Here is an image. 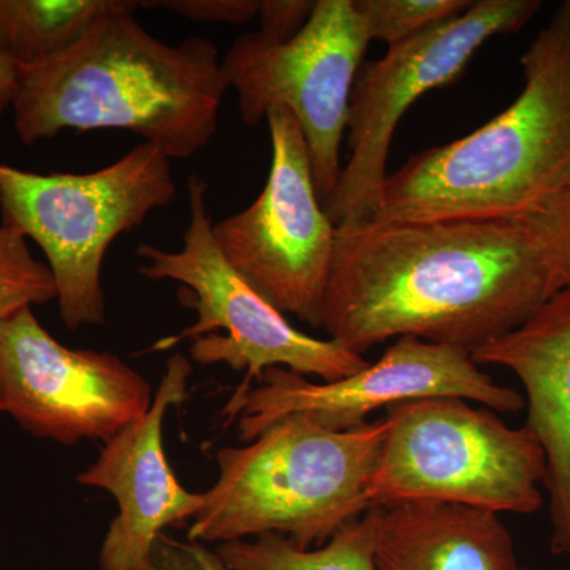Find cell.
<instances>
[{"label":"cell","mask_w":570,"mask_h":570,"mask_svg":"<svg viewBox=\"0 0 570 570\" xmlns=\"http://www.w3.org/2000/svg\"><path fill=\"white\" fill-rule=\"evenodd\" d=\"M20 82V69L0 56V121L9 108L13 107Z\"/></svg>","instance_id":"24"},{"label":"cell","mask_w":570,"mask_h":570,"mask_svg":"<svg viewBox=\"0 0 570 570\" xmlns=\"http://www.w3.org/2000/svg\"><path fill=\"white\" fill-rule=\"evenodd\" d=\"M562 287L527 216L340 225L318 328L358 355L412 336L472 356Z\"/></svg>","instance_id":"1"},{"label":"cell","mask_w":570,"mask_h":570,"mask_svg":"<svg viewBox=\"0 0 570 570\" xmlns=\"http://www.w3.org/2000/svg\"><path fill=\"white\" fill-rule=\"evenodd\" d=\"M540 9L539 0H478L459 17L390 47L379 61L362 63L348 107V159L324 204L336 227L376 214L393 137L409 108L459 80L487 41L520 31Z\"/></svg>","instance_id":"8"},{"label":"cell","mask_w":570,"mask_h":570,"mask_svg":"<svg viewBox=\"0 0 570 570\" xmlns=\"http://www.w3.org/2000/svg\"><path fill=\"white\" fill-rule=\"evenodd\" d=\"M471 3L468 0H352L367 39L384 41L389 48L459 17Z\"/></svg>","instance_id":"19"},{"label":"cell","mask_w":570,"mask_h":570,"mask_svg":"<svg viewBox=\"0 0 570 570\" xmlns=\"http://www.w3.org/2000/svg\"><path fill=\"white\" fill-rule=\"evenodd\" d=\"M272 165L253 204L213 235L225 258L285 316L318 328L336 254V225L318 198L309 149L295 116L266 115Z\"/></svg>","instance_id":"10"},{"label":"cell","mask_w":570,"mask_h":570,"mask_svg":"<svg viewBox=\"0 0 570 570\" xmlns=\"http://www.w3.org/2000/svg\"><path fill=\"white\" fill-rule=\"evenodd\" d=\"M189 224L179 250H164L141 243L138 268L153 281L183 284L190 295L186 305L197 311V321L178 336L165 337L156 348H170L193 341L190 356L200 365H224L246 371L235 392H245L269 367H284L321 382L337 381L367 365L363 355L330 340L306 335L269 302L249 279L225 258L213 235L206 205L208 183L193 175L187 181Z\"/></svg>","instance_id":"7"},{"label":"cell","mask_w":570,"mask_h":570,"mask_svg":"<svg viewBox=\"0 0 570 570\" xmlns=\"http://www.w3.org/2000/svg\"><path fill=\"white\" fill-rule=\"evenodd\" d=\"M370 43L352 0H317L305 28L291 40L243 33L223 58L225 81L238 97L246 126H258L275 108L295 116L322 205L343 168L352 89Z\"/></svg>","instance_id":"9"},{"label":"cell","mask_w":570,"mask_h":570,"mask_svg":"<svg viewBox=\"0 0 570 570\" xmlns=\"http://www.w3.org/2000/svg\"><path fill=\"white\" fill-rule=\"evenodd\" d=\"M316 2L313 0H257V18L264 36L291 40L305 28Z\"/></svg>","instance_id":"22"},{"label":"cell","mask_w":570,"mask_h":570,"mask_svg":"<svg viewBox=\"0 0 570 570\" xmlns=\"http://www.w3.org/2000/svg\"><path fill=\"white\" fill-rule=\"evenodd\" d=\"M472 360L479 366L505 367L523 385L527 426L546 452L550 550L570 557V284Z\"/></svg>","instance_id":"14"},{"label":"cell","mask_w":570,"mask_h":570,"mask_svg":"<svg viewBox=\"0 0 570 570\" xmlns=\"http://www.w3.org/2000/svg\"><path fill=\"white\" fill-rule=\"evenodd\" d=\"M387 420L330 431L299 415L243 448L217 452L219 479L204 493L190 542L284 535L299 549L324 546L371 509L367 482Z\"/></svg>","instance_id":"4"},{"label":"cell","mask_w":570,"mask_h":570,"mask_svg":"<svg viewBox=\"0 0 570 570\" xmlns=\"http://www.w3.org/2000/svg\"><path fill=\"white\" fill-rule=\"evenodd\" d=\"M190 374L193 363L171 355L146 415L108 441L77 478L118 501V517L100 549V570H157L165 528L194 520L204 505V493H190L179 483L164 448L165 417L186 401Z\"/></svg>","instance_id":"13"},{"label":"cell","mask_w":570,"mask_h":570,"mask_svg":"<svg viewBox=\"0 0 570 570\" xmlns=\"http://www.w3.org/2000/svg\"><path fill=\"white\" fill-rule=\"evenodd\" d=\"M387 433L367 482L371 508L444 502L532 515L543 505L546 452L527 425L461 397H422L385 411Z\"/></svg>","instance_id":"5"},{"label":"cell","mask_w":570,"mask_h":570,"mask_svg":"<svg viewBox=\"0 0 570 570\" xmlns=\"http://www.w3.org/2000/svg\"><path fill=\"white\" fill-rule=\"evenodd\" d=\"M376 520L371 508L317 549H299L284 535L219 543L214 553L227 570H377Z\"/></svg>","instance_id":"17"},{"label":"cell","mask_w":570,"mask_h":570,"mask_svg":"<svg viewBox=\"0 0 570 570\" xmlns=\"http://www.w3.org/2000/svg\"><path fill=\"white\" fill-rule=\"evenodd\" d=\"M52 299H58V288L47 262L33 257L20 230L0 224V322Z\"/></svg>","instance_id":"18"},{"label":"cell","mask_w":570,"mask_h":570,"mask_svg":"<svg viewBox=\"0 0 570 570\" xmlns=\"http://www.w3.org/2000/svg\"><path fill=\"white\" fill-rule=\"evenodd\" d=\"M524 216L539 232L562 283L570 284V170L561 183Z\"/></svg>","instance_id":"20"},{"label":"cell","mask_w":570,"mask_h":570,"mask_svg":"<svg viewBox=\"0 0 570 570\" xmlns=\"http://www.w3.org/2000/svg\"><path fill=\"white\" fill-rule=\"evenodd\" d=\"M146 9H165L197 22L246 24L257 17V0H164L140 2Z\"/></svg>","instance_id":"21"},{"label":"cell","mask_w":570,"mask_h":570,"mask_svg":"<svg viewBox=\"0 0 570 570\" xmlns=\"http://www.w3.org/2000/svg\"><path fill=\"white\" fill-rule=\"evenodd\" d=\"M153 400L146 379L119 356L63 346L32 307L0 322V412L32 436L107 444Z\"/></svg>","instance_id":"12"},{"label":"cell","mask_w":570,"mask_h":570,"mask_svg":"<svg viewBox=\"0 0 570 570\" xmlns=\"http://www.w3.org/2000/svg\"><path fill=\"white\" fill-rule=\"evenodd\" d=\"M140 2L115 0L69 51L20 70L14 130L24 145L63 130L121 129L189 159L213 140L228 86L212 40L171 45L135 18Z\"/></svg>","instance_id":"2"},{"label":"cell","mask_w":570,"mask_h":570,"mask_svg":"<svg viewBox=\"0 0 570 570\" xmlns=\"http://www.w3.org/2000/svg\"><path fill=\"white\" fill-rule=\"evenodd\" d=\"M115 0H0V56L32 69L69 51Z\"/></svg>","instance_id":"16"},{"label":"cell","mask_w":570,"mask_h":570,"mask_svg":"<svg viewBox=\"0 0 570 570\" xmlns=\"http://www.w3.org/2000/svg\"><path fill=\"white\" fill-rule=\"evenodd\" d=\"M521 570H535V569H530V568H521Z\"/></svg>","instance_id":"25"},{"label":"cell","mask_w":570,"mask_h":570,"mask_svg":"<svg viewBox=\"0 0 570 570\" xmlns=\"http://www.w3.org/2000/svg\"><path fill=\"white\" fill-rule=\"evenodd\" d=\"M170 546L165 558L160 557V570H227L217 554L200 543L178 546L170 542Z\"/></svg>","instance_id":"23"},{"label":"cell","mask_w":570,"mask_h":570,"mask_svg":"<svg viewBox=\"0 0 570 570\" xmlns=\"http://www.w3.org/2000/svg\"><path fill=\"white\" fill-rule=\"evenodd\" d=\"M373 510L377 570H521L498 513L444 502Z\"/></svg>","instance_id":"15"},{"label":"cell","mask_w":570,"mask_h":570,"mask_svg":"<svg viewBox=\"0 0 570 570\" xmlns=\"http://www.w3.org/2000/svg\"><path fill=\"white\" fill-rule=\"evenodd\" d=\"M170 159L140 142L89 174H36L0 164L3 223L39 245L58 288L59 316L69 330L105 325L102 266L118 236L156 209L174 204Z\"/></svg>","instance_id":"6"},{"label":"cell","mask_w":570,"mask_h":570,"mask_svg":"<svg viewBox=\"0 0 570 570\" xmlns=\"http://www.w3.org/2000/svg\"><path fill=\"white\" fill-rule=\"evenodd\" d=\"M512 105L390 174L373 223L494 219L532 212L570 170V0L520 59ZM367 223V220H365Z\"/></svg>","instance_id":"3"},{"label":"cell","mask_w":570,"mask_h":570,"mask_svg":"<svg viewBox=\"0 0 570 570\" xmlns=\"http://www.w3.org/2000/svg\"><path fill=\"white\" fill-rule=\"evenodd\" d=\"M439 396L461 397L498 414L527 407L519 390L498 384L463 348L404 336L377 362L337 381L314 382L284 367H269L257 385L235 392L225 412L238 419V436L247 444L291 415L325 430L347 431L366 425L381 409Z\"/></svg>","instance_id":"11"}]
</instances>
